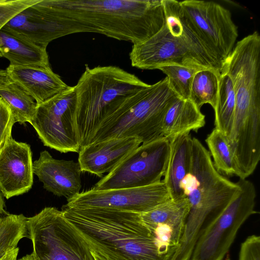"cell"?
I'll list each match as a JSON object with an SVG mask.
<instances>
[{"label":"cell","mask_w":260,"mask_h":260,"mask_svg":"<svg viewBox=\"0 0 260 260\" xmlns=\"http://www.w3.org/2000/svg\"><path fill=\"white\" fill-rule=\"evenodd\" d=\"M49 43L75 33L95 32L135 44L158 32L165 21L161 0H42Z\"/></svg>","instance_id":"6da1fadb"},{"label":"cell","mask_w":260,"mask_h":260,"mask_svg":"<svg viewBox=\"0 0 260 260\" xmlns=\"http://www.w3.org/2000/svg\"><path fill=\"white\" fill-rule=\"evenodd\" d=\"M65 218L93 252L106 260H170L159 249L140 213L106 208L62 206Z\"/></svg>","instance_id":"7a4b0ae2"},{"label":"cell","mask_w":260,"mask_h":260,"mask_svg":"<svg viewBox=\"0 0 260 260\" xmlns=\"http://www.w3.org/2000/svg\"><path fill=\"white\" fill-rule=\"evenodd\" d=\"M180 187L189 210L182 236L170 260H189L203 228L240 190L237 182L231 181L216 170L209 151L194 137L190 170Z\"/></svg>","instance_id":"3957f363"},{"label":"cell","mask_w":260,"mask_h":260,"mask_svg":"<svg viewBox=\"0 0 260 260\" xmlns=\"http://www.w3.org/2000/svg\"><path fill=\"white\" fill-rule=\"evenodd\" d=\"M149 85L118 67H86L74 86L81 148L88 145L103 121L128 98Z\"/></svg>","instance_id":"277c9868"},{"label":"cell","mask_w":260,"mask_h":260,"mask_svg":"<svg viewBox=\"0 0 260 260\" xmlns=\"http://www.w3.org/2000/svg\"><path fill=\"white\" fill-rule=\"evenodd\" d=\"M165 21L161 29L144 42L133 44L129 53L132 67L155 70L167 64L214 69L221 66L210 56L188 26L180 2L162 0Z\"/></svg>","instance_id":"5b68a950"},{"label":"cell","mask_w":260,"mask_h":260,"mask_svg":"<svg viewBox=\"0 0 260 260\" xmlns=\"http://www.w3.org/2000/svg\"><path fill=\"white\" fill-rule=\"evenodd\" d=\"M179 97L165 78L128 98L101 124L88 145L105 140L126 137L141 144L164 137L162 124L170 106Z\"/></svg>","instance_id":"8992f818"},{"label":"cell","mask_w":260,"mask_h":260,"mask_svg":"<svg viewBox=\"0 0 260 260\" xmlns=\"http://www.w3.org/2000/svg\"><path fill=\"white\" fill-rule=\"evenodd\" d=\"M235 45L221 71L230 76L235 92L232 134L250 139L260 132V36L255 31Z\"/></svg>","instance_id":"52a82bcc"},{"label":"cell","mask_w":260,"mask_h":260,"mask_svg":"<svg viewBox=\"0 0 260 260\" xmlns=\"http://www.w3.org/2000/svg\"><path fill=\"white\" fill-rule=\"evenodd\" d=\"M36 260H95L88 244L61 210L45 207L27 219Z\"/></svg>","instance_id":"ba28073f"},{"label":"cell","mask_w":260,"mask_h":260,"mask_svg":"<svg viewBox=\"0 0 260 260\" xmlns=\"http://www.w3.org/2000/svg\"><path fill=\"white\" fill-rule=\"evenodd\" d=\"M237 182L240 191L203 228L189 260H222L241 226L257 213L254 184L247 179Z\"/></svg>","instance_id":"9c48e42d"},{"label":"cell","mask_w":260,"mask_h":260,"mask_svg":"<svg viewBox=\"0 0 260 260\" xmlns=\"http://www.w3.org/2000/svg\"><path fill=\"white\" fill-rule=\"evenodd\" d=\"M180 4L188 26L222 68L238 36L230 11L214 2L186 0Z\"/></svg>","instance_id":"30bf717a"},{"label":"cell","mask_w":260,"mask_h":260,"mask_svg":"<svg viewBox=\"0 0 260 260\" xmlns=\"http://www.w3.org/2000/svg\"><path fill=\"white\" fill-rule=\"evenodd\" d=\"M169 152L170 141L165 137L141 144L92 189L135 188L160 182L166 171Z\"/></svg>","instance_id":"8fae6325"},{"label":"cell","mask_w":260,"mask_h":260,"mask_svg":"<svg viewBox=\"0 0 260 260\" xmlns=\"http://www.w3.org/2000/svg\"><path fill=\"white\" fill-rule=\"evenodd\" d=\"M76 105L74 86L38 105L30 123L45 146L61 153L79 152Z\"/></svg>","instance_id":"7c38bea8"},{"label":"cell","mask_w":260,"mask_h":260,"mask_svg":"<svg viewBox=\"0 0 260 260\" xmlns=\"http://www.w3.org/2000/svg\"><path fill=\"white\" fill-rule=\"evenodd\" d=\"M171 199L161 180L148 186L79 192L67 200L66 206L75 208H100L143 213Z\"/></svg>","instance_id":"4fadbf2b"},{"label":"cell","mask_w":260,"mask_h":260,"mask_svg":"<svg viewBox=\"0 0 260 260\" xmlns=\"http://www.w3.org/2000/svg\"><path fill=\"white\" fill-rule=\"evenodd\" d=\"M189 204L185 197L166 201L140 214L141 219L152 232L161 253L171 256L182 236Z\"/></svg>","instance_id":"5bb4252c"},{"label":"cell","mask_w":260,"mask_h":260,"mask_svg":"<svg viewBox=\"0 0 260 260\" xmlns=\"http://www.w3.org/2000/svg\"><path fill=\"white\" fill-rule=\"evenodd\" d=\"M34 180L29 145L11 137L0 149V191L7 199L28 192Z\"/></svg>","instance_id":"9a60e30c"},{"label":"cell","mask_w":260,"mask_h":260,"mask_svg":"<svg viewBox=\"0 0 260 260\" xmlns=\"http://www.w3.org/2000/svg\"><path fill=\"white\" fill-rule=\"evenodd\" d=\"M33 172L46 190L67 200L79 193L82 187L79 162L55 159L47 150L33 162Z\"/></svg>","instance_id":"2e32d148"},{"label":"cell","mask_w":260,"mask_h":260,"mask_svg":"<svg viewBox=\"0 0 260 260\" xmlns=\"http://www.w3.org/2000/svg\"><path fill=\"white\" fill-rule=\"evenodd\" d=\"M141 144L134 137L113 138L90 143L78 152L81 171L101 177L104 174L113 171Z\"/></svg>","instance_id":"e0dca14e"},{"label":"cell","mask_w":260,"mask_h":260,"mask_svg":"<svg viewBox=\"0 0 260 260\" xmlns=\"http://www.w3.org/2000/svg\"><path fill=\"white\" fill-rule=\"evenodd\" d=\"M6 70L11 81L24 89L37 105L45 103L71 87L52 71L50 66L9 65Z\"/></svg>","instance_id":"ac0fdd59"},{"label":"cell","mask_w":260,"mask_h":260,"mask_svg":"<svg viewBox=\"0 0 260 260\" xmlns=\"http://www.w3.org/2000/svg\"><path fill=\"white\" fill-rule=\"evenodd\" d=\"M169 140L170 152L162 181L171 199H176L184 197L180 184L190 170L192 137L190 133H185Z\"/></svg>","instance_id":"d6986e66"},{"label":"cell","mask_w":260,"mask_h":260,"mask_svg":"<svg viewBox=\"0 0 260 260\" xmlns=\"http://www.w3.org/2000/svg\"><path fill=\"white\" fill-rule=\"evenodd\" d=\"M46 48L35 44L3 28L0 30V52L10 66L49 67Z\"/></svg>","instance_id":"ffe728a7"},{"label":"cell","mask_w":260,"mask_h":260,"mask_svg":"<svg viewBox=\"0 0 260 260\" xmlns=\"http://www.w3.org/2000/svg\"><path fill=\"white\" fill-rule=\"evenodd\" d=\"M205 116L189 99H177L167 110L162 124L164 137L168 140L190 131L197 132L205 125Z\"/></svg>","instance_id":"44dd1931"},{"label":"cell","mask_w":260,"mask_h":260,"mask_svg":"<svg viewBox=\"0 0 260 260\" xmlns=\"http://www.w3.org/2000/svg\"><path fill=\"white\" fill-rule=\"evenodd\" d=\"M235 107V95L232 80L226 73L221 71L217 100L213 109L214 128L219 131L228 141L233 126Z\"/></svg>","instance_id":"7402d4cb"},{"label":"cell","mask_w":260,"mask_h":260,"mask_svg":"<svg viewBox=\"0 0 260 260\" xmlns=\"http://www.w3.org/2000/svg\"><path fill=\"white\" fill-rule=\"evenodd\" d=\"M0 98L10 108L15 122H30L37 104L24 89L13 81L0 87Z\"/></svg>","instance_id":"603a6c76"},{"label":"cell","mask_w":260,"mask_h":260,"mask_svg":"<svg viewBox=\"0 0 260 260\" xmlns=\"http://www.w3.org/2000/svg\"><path fill=\"white\" fill-rule=\"evenodd\" d=\"M220 73L212 69L203 68L194 75L190 90L189 100L198 108L206 104L214 109L216 106Z\"/></svg>","instance_id":"cb8c5ba5"},{"label":"cell","mask_w":260,"mask_h":260,"mask_svg":"<svg viewBox=\"0 0 260 260\" xmlns=\"http://www.w3.org/2000/svg\"><path fill=\"white\" fill-rule=\"evenodd\" d=\"M205 142L216 170L227 176H237V167L229 143L224 135L214 128L208 134Z\"/></svg>","instance_id":"d4e9b609"},{"label":"cell","mask_w":260,"mask_h":260,"mask_svg":"<svg viewBox=\"0 0 260 260\" xmlns=\"http://www.w3.org/2000/svg\"><path fill=\"white\" fill-rule=\"evenodd\" d=\"M27 219L22 214L7 213L0 217V258L28 237Z\"/></svg>","instance_id":"484cf974"},{"label":"cell","mask_w":260,"mask_h":260,"mask_svg":"<svg viewBox=\"0 0 260 260\" xmlns=\"http://www.w3.org/2000/svg\"><path fill=\"white\" fill-rule=\"evenodd\" d=\"M204 68L179 64H167L158 67L167 75L169 86L181 99H189L190 86L195 73Z\"/></svg>","instance_id":"4316f807"},{"label":"cell","mask_w":260,"mask_h":260,"mask_svg":"<svg viewBox=\"0 0 260 260\" xmlns=\"http://www.w3.org/2000/svg\"><path fill=\"white\" fill-rule=\"evenodd\" d=\"M39 0H0V30L15 15Z\"/></svg>","instance_id":"83f0119b"},{"label":"cell","mask_w":260,"mask_h":260,"mask_svg":"<svg viewBox=\"0 0 260 260\" xmlns=\"http://www.w3.org/2000/svg\"><path fill=\"white\" fill-rule=\"evenodd\" d=\"M15 123L12 113L0 98V149L12 137V129Z\"/></svg>","instance_id":"f1b7e54d"},{"label":"cell","mask_w":260,"mask_h":260,"mask_svg":"<svg viewBox=\"0 0 260 260\" xmlns=\"http://www.w3.org/2000/svg\"><path fill=\"white\" fill-rule=\"evenodd\" d=\"M239 260H260V237L252 235L242 243Z\"/></svg>","instance_id":"f546056e"},{"label":"cell","mask_w":260,"mask_h":260,"mask_svg":"<svg viewBox=\"0 0 260 260\" xmlns=\"http://www.w3.org/2000/svg\"><path fill=\"white\" fill-rule=\"evenodd\" d=\"M11 80L6 70H0V87L11 82Z\"/></svg>","instance_id":"4dcf8cb0"},{"label":"cell","mask_w":260,"mask_h":260,"mask_svg":"<svg viewBox=\"0 0 260 260\" xmlns=\"http://www.w3.org/2000/svg\"><path fill=\"white\" fill-rule=\"evenodd\" d=\"M19 249L16 247L14 249L6 253L4 256L0 258V260H17Z\"/></svg>","instance_id":"1f68e13d"},{"label":"cell","mask_w":260,"mask_h":260,"mask_svg":"<svg viewBox=\"0 0 260 260\" xmlns=\"http://www.w3.org/2000/svg\"><path fill=\"white\" fill-rule=\"evenodd\" d=\"M3 196L0 191V217L4 214L5 213L4 207H5V202L3 199Z\"/></svg>","instance_id":"d6a6232c"},{"label":"cell","mask_w":260,"mask_h":260,"mask_svg":"<svg viewBox=\"0 0 260 260\" xmlns=\"http://www.w3.org/2000/svg\"><path fill=\"white\" fill-rule=\"evenodd\" d=\"M93 252V255H94L95 260H106L103 257L101 256L100 255L97 254L96 253H95L94 252Z\"/></svg>","instance_id":"836d02e7"},{"label":"cell","mask_w":260,"mask_h":260,"mask_svg":"<svg viewBox=\"0 0 260 260\" xmlns=\"http://www.w3.org/2000/svg\"><path fill=\"white\" fill-rule=\"evenodd\" d=\"M2 54H1V53L0 52V57H2Z\"/></svg>","instance_id":"e575fe53"}]
</instances>
